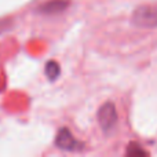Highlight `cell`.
<instances>
[{
  "instance_id": "cell-5",
  "label": "cell",
  "mask_w": 157,
  "mask_h": 157,
  "mask_svg": "<svg viewBox=\"0 0 157 157\" xmlns=\"http://www.w3.org/2000/svg\"><path fill=\"white\" fill-rule=\"evenodd\" d=\"M44 72H46V76H47L48 80L54 81V80L58 78V76H59L61 69H59V65H58L55 61H50V62H47Z\"/></svg>"
},
{
  "instance_id": "cell-7",
  "label": "cell",
  "mask_w": 157,
  "mask_h": 157,
  "mask_svg": "<svg viewBox=\"0 0 157 157\" xmlns=\"http://www.w3.org/2000/svg\"><path fill=\"white\" fill-rule=\"evenodd\" d=\"M3 29H4V22H0V33L3 32Z\"/></svg>"
},
{
  "instance_id": "cell-6",
  "label": "cell",
  "mask_w": 157,
  "mask_h": 157,
  "mask_svg": "<svg viewBox=\"0 0 157 157\" xmlns=\"http://www.w3.org/2000/svg\"><path fill=\"white\" fill-rule=\"evenodd\" d=\"M127 155H130V156H135V155L146 156L147 152L142 149V146H139V145H136V144H130V146H128V149H127Z\"/></svg>"
},
{
  "instance_id": "cell-4",
  "label": "cell",
  "mask_w": 157,
  "mask_h": 157,
  "mask_svg": "<svg viewBox=\"0 0 157 157\" xmlns=\"http://www.w3.org/2000/svg\"><path fill=\"white\" fill-rule=\"evenodd\" d=\"M68 7V2L66 0H50L46 2L39 7V11L41 14H58L62 13L65 8Z\"/></svg>"
},
{
  "instance_id": "cell-1",
  "label": "cell",
  "mask_w": 157,
  "mask_h": 157,
  "mask_svg": "<svg viewBox=\"0 0 157 157\" xmlns=\"http://www.w3.org/2000/svg\"><path fill=\"white\" fill-rule=\"evenodd\" d=\"M131 22L138 28H157V6H141L132 13Z\"/></svg>"
},
{
  "instance_id": "cell-3",
  "label": "cell",
  "mask_w": 157,
  "mask_h": 157,
  "mask_svg": "<svg viewBox=\"0 0 157 157\" xmlns=\"http://www.w3.org/2000/svg\"><path fill=\"white\" fill-rule=\"evenodd\" d=\"M55 145H57V147L66 150V152H78V150L84 149V145L75 138L73 134L68 128H61L58 131L57 138H55Z\"/></svg>"
},
{
  "instance_id": "cell-2",
  "label": "cell",
  "mask_w": 157,
  "mask_h": 157,
  "mask_svg": "<svg viewBox=\"0 0 157 157\" xmlns=\"http://www.w3.org/2000/svg\"><path fill=\"white\" fill-rule=\"evenodd\" d=\"M98 121L103 132H110L117 123V112L112 102H106L98 110Z\"/></svg>"
}]
</instances>
